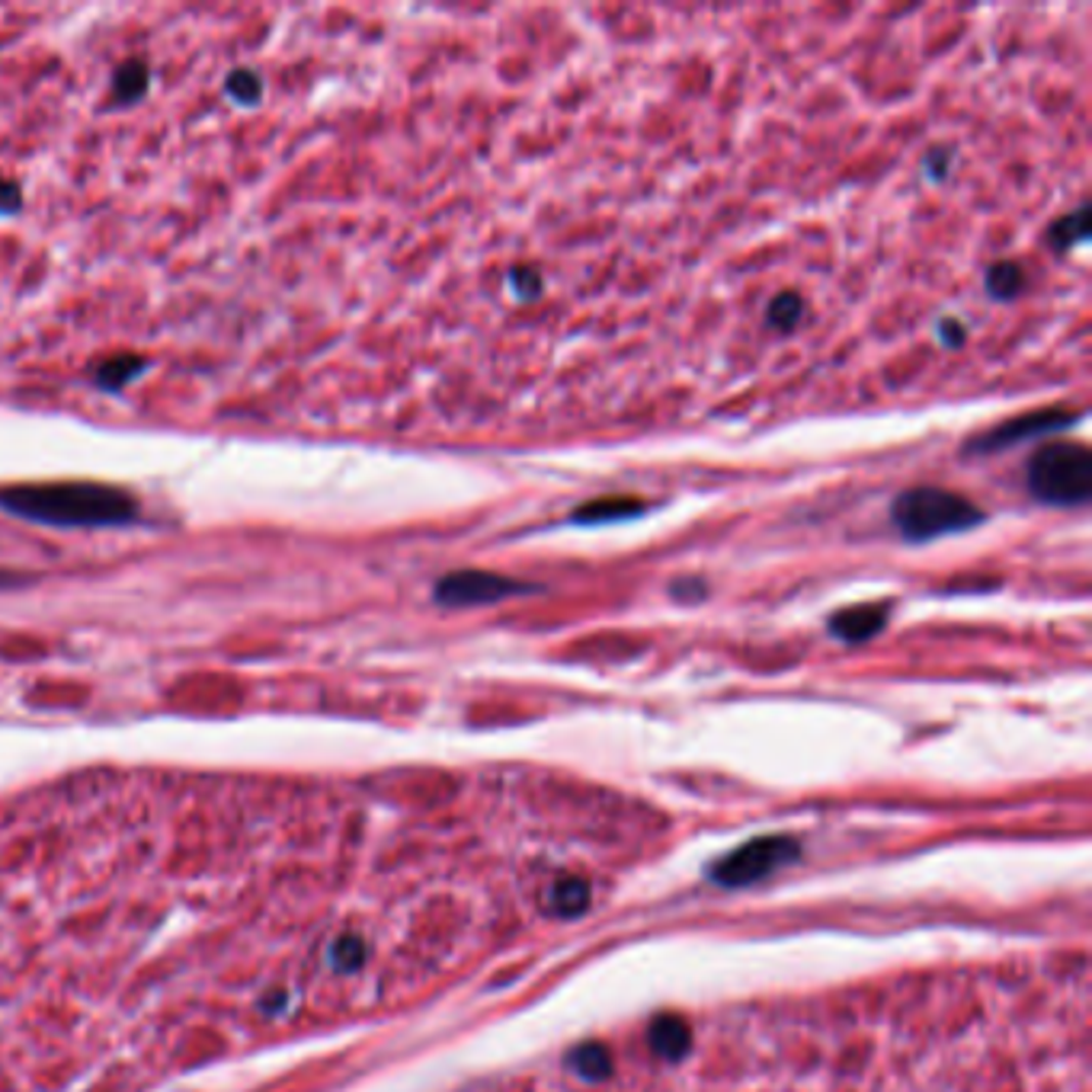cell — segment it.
I'll use <instances>...</instances> for the list:
<instances>
[{
  "label": "cell",
  "mask_w": 1092,
  "mask_h": 1092,
  "mask_svg": "<svg viewBox=\"0 0 1092 1092\" xmlns=\"http://www.w3.org/2000/svg\"><path fill=\"white\" fill-rule=\"evenodd\" d=\"M0 509L45 526H129L138 497L100 481H55L0 488Z\"/></svg>",
  "instance_id": "6da1fadb"
},
{
  "label": "cell",
  "mask_w": 1092,
  "mask_h": 1092,
  "mask_svg": "<svg viewBox=\"0 0 1092 1092\" xmlns=\"http://www.w3.org/2000/svg\"><path fill=\"white\" fill-rule=\"evenodd\" d=\"M894 526L910 542L955 536L984 522V509L945 488H910L894 500Z\"/></svg>",
  "instance_id": "7a4b0ae2"
},
{
  "label": "cell",
  "mask_w": 1092,
  "mask_h": 1092,
  "mask_svg": "<svg viewBox=\"0 0 1092 1092\" xmlns=\"http://www.w3.org/2000/svg\"><path fill=\"white\" fill-rule=\"evenodd\" d=\"M1029 491L1051 506H1083L1092 494V455L1080 443H1051L1032 455Z\"/></svg>",
  "instance_id": "3957f363"
},
{
  "label": "cell",
  "mask_w": 1092,
  "mask_h": 1092,
  "mask_svg": "<svg viewBox=\"0 0 1092 1092\" xmlns=\"http://www.w3.org/2000/svg\"><path fill=\"white\" fill-rule=\"evenodd\" d=\"M798 856V843L788 836H763L749 839L746 846L734 849L731 856H724L715 868L712 878L721 888H746L760 878H769L775 868L788 865Z\"/></svg>",
  "instance_id": "277c9868"
},
{
  "label": "cell",
  "mask_w": 1092,
  "mask_h": 1092,
  "mask_svg": "<svg viewBox=\"0 0 1092 1092\" xmlns=\"http://www.w3.org/2000/svg\"><path fill=\"white\" fill-rule=\"evenodd\" d=\"M536 587L522 584V580H509L491 571H452L436 584L433 596L440 605H452V609H465V605H491L506 596H522Z\"/></svg>",
  "instance_id": "5b68a950"
},
{
  "label": "cell",
  "mask_w": 1092,
  "mask_h": 1092,
  "mask_svg": "<svg viewBox=\"0 0 1092 1092\" xmlns=\"http://www.w3.org/2000/svg\"><path fill=\"white\" fill-rule=\"evenodd\" d=\"M1077 420V414H1063V410H1041V414H1026L1015 417L1003 426H997L993 433H984L981 440H974L967 446V452H997V449H1009L1022 440H1032V436H1045V433H1057L1066 429Z\"/></svg>",
  "instance_id": "8992f818"
},
{
  "label": "cell",
  "mask_w": 1092,
  "mask_h": 1092,
  "mask_svg": "<svg viewBox=\"0 0 1092 1092\" xmlns=\"http://www.w3.org/2000/svg\"><path fill=\"white\" fill-rule=\"evenodd\" d=\"M884 622H888V616L881 605H856V609L836 612L830 619V631L846 644H862L868 638H875L884 628Z\"/></svg>",
  "instance_id": "52a82bcc"
},
{
  "label": "cell",
  "mask_w": 1092,
  "mask_h": 1092,
  "mask_svg": "<svg viewBox=\"0 0 1092 1092\" xmlns=\"http://www.w3.org/2000/svg\"><path fill=\"white\" fill-rule=\"evenodd\" d=\"M647 1038H650V1048L667 1060L686 1057L692 1048V1029L679 1015H657L647 1029Z\"/></svg>",
  "instance_id": "ba28073f"
},
{
  "label": "cell",
  "mask_w": 1092,
  "mask_h": 1092,
  "mask_svg": "<svg viewBox=\"0 0 1092 1092\" xmlns=\"http://www.w3.org/2000/svg\"><path fill=\"white\" fill-rule=\"evenodd\" d=\"M548 907L557 916H580L590 907V884L580 878H561L548 891Z\"/></svg>",
  "instance_id": "9c48e42d"
},
{
  "label": "cell",
  "mask_w": 1092,
  "mask_h": 1092,
  "mask_svg": "<svg viewBox=\"0 0 1092 1092\" xmlns=\"http://www.w3.org/2000/svg\"><path fill=\"white\" fill-rule=\"evenodd\" d=\"M148 64L144 61H126L112 78V100L116 103H135L138 96L148 90Z\"/></svg>",
  "instance_id": "30bf717a"
},
{
  "label": "cell",
  "mask_w": 1092,
  "mask_h": 1092,
  "mask_svg": "<svg viewBox=\"0 0 1092 1092\" xmlns=\"http://www.w3.org/2000/svg\"><path fill=\"white\" fill-rule=\"evenodd\" d=\"M567 1063H571V1071L580 1074L584 1080H602L612 1071V1054L602 1045H580L567 1054Z\"/></svg>",
  "instance_id": "8fae6325"
},
{
  "label": "cell",
  "mask_w": 1092,
  "mask_h": 1092,
  "mask_svg": "<svg viewBox=\"0 0 1092 1092\" xmlns=\"http://www.w3.org/2000/svg\"><path fill=\"white\" fill-rule=\"evenodd\" d=\"M144 369H148V359H144V356H116V359H106L103 366L96 369V384L116 392V388L129 384Z\"/></svg>",
  "instance_id": "7c38bea8"
},
{
  "label": "cell",
  "mask_w": 1092,
  "mask_h": 1092,
  "mask_svg": "<svg viewBox=\"0 0 1092 1092\" xmlns=\"http://www.w3.org/2000/svg\"><path fill=\"white\" fill-rule=\"evenodd\" d=\"M1086 231H1089V209L1080 206L1074 215L1060 218V222L1051 228L1048 240H1051L1054 251H1071L1074 244H1080V240L1086 237Z\"/></svg>",
  "instance_id": "4fadbf2b"
},
{
  "label": "cell",
  "mask_w": 1092,
  "mask_h": 1092,
  "mask_svg": "<svg viewBox=\"0 0 1092 1092\" xmlns=\"http://www.w3.org/2000/svg\"><path fill=\"white\" fill-rule=\"evenodd\" d=\"M1022 266H1015V263H997V266H990V273H987V292L990 295H997L1000 302H1009V299H1015L1018 292H1022Z\"/></svg>",
  "instance_id": "5bb4252c"
},
{
  "label": "cell",
  "mask_w": 1092,
  "mask_h": 1092,
  "mask_svg": "<svg viewBox=\"0 0 1092 1092\" xmlns=\"http://www.w3.org/2000/svg\"><path fill=\"white\" fill-rule=\"evenodd\" d=\"M801 314H805V302H801L794 292H782L769 302V324L779 330H794Z\"/></svg>",
  "instance_id": "9a60e30c"
},
{
  "label": "cell",
  "mask_w": 1092,
  "mask_h": 1092,
  "mask_svg": "<svg viewBox=\"0 0 1092 1092\" xmlns=\"http://www.w3.org/2000/svg\"><path fill=\"white\" fill-rule=\"evenodd\" d=\"M635 509H641V506L631 503V500H599V503H590V506H584V509H577V522L625 519V516H635Z\"/></svg>",
  "instance_id": "2e32d148"
},
{
  "label": "cell",
  "mask_w": 1092,
  "mask_h": 1092,
  "mask_svg": "<svg viewBox=\"0 0 1092 1092\" xmlns=\"http://www.w3.org/2000/svg\"><path fill=\"white\" fill-rule=\"evenodd\" d=\"M228 93L234 96L237 103L251 106V103H257V100H260V93H263V81H260L257 71H251V67L231 71V75H228Z\"/></svg>",
  "instance_id": "e0dca14e"
},
{
  "label": "cell",
  "mask_w": 1092,
  "mask_h": 1092,
  "mask_svg": "<svg viewBox=\"0 0 1092 1092\" xmlns=\"http://www.w3.org/2000/svg\"><path fill=\"white\" fill-rule=\"evenodd\" d=\"M19 202H22L19 186L10 183V180H0V212H16Z\"/></svg>",
  "instance_id": "ac0fdd59"
},
{
  "label": "cell",
  "mask_w": 1092,
  "mask_h": 1092,
  "mask_svg": "<svg viewBox=\"0 0 1092 1092\" xmlns=\"http://www.w3.org/2000/svg\"><path fill=\"white\" fill-rule=\"evenodd\" d=\"M945 330H949V344H952V347H958L961 339H964V336H961L964 330H961L958 324H945Z\"/></svg>",
  "instance_id": "d6986e66"
}]
</instances>
